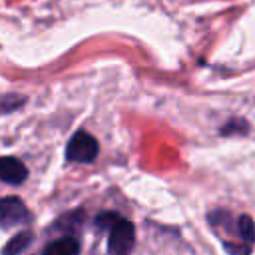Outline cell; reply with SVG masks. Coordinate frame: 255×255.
<instances>
[{"instance_id":"cell-1","label":"cell","mask_w":255,"mask_h":255,"mask_svg":"<svg viewBox=\"0 0 255 255\" xmlns=\"http://www.w3.org/2000/svg\"><path fill=\"white\" fill-rule=\"evenodd\" d=\"M108 253L110 255H129L135 245V227L124 217H116L108 227Z\"/></svg>"},{"instance_id":"cell-9","label":"cell","mask_w":255,"mask_h":255,"mask_svg":"<svg viewBox=\"0 0 255 255\" xmlns=\"http://www.w3.org/2000/svg\"><path fill=\"white\" fill-rule=\"evenodd\" d=\"M24 104V98H16L14 94H6L2 98V112L4 114H10L14 108H20Z\"/></svg>"},{"instance_id":"cell-6","label":"cell","mask_w":255,"mask_h":255,"mask_svg":"<svg viewBox=\"0 0 255 255\" xmlns=\"http://www.w3.org/2000/svg\"><path fill=\"white\" fill-rule=\"evenodd\" d=\"M235 233L245 243H253L255 241V223H253V219L249 215H239L235 219Z\"/></svg>"},{"instance_id":"cell-5","label":"cell","mask_w":255,"mask_h":255,"mask_svg":"<svg viewBox=\"0 0 255 255\" xmlns=\"http://www.w3.org/2000/svg\"><path fill=\"white\" fill-rule=\"evenodd\" d=\"M80 243L74 237H60L52 243H48L42 251V255H78Z\"/></svg>"},{"instance_id":"cell-2","label":"cell","mask_w":255,"mask_h":255,"mask_svg":"<svg viewBox=\"0 0 255 255\" xmlns=\"http://www.w3.org/2000/svg\"><path fill=\"white\" fill-rule=\"evenodd\" d=\"M100 153L98 139L88 131H76L66 145V159L76 163H92Z\"/></svg>"},{"instance_id":"cell-4","label":"cell","mask_w":255,"mask_h":255,"mask_svg":"<svg viewBox=\"0 0 255 255\" xmlns=\"http://www.w3.org/2000/svg\"><path fill=\"white\" fill-rule=\"evenodd\" d=\"M0 177H2V181L10 183V185H18L28 177V169L18 157L6 155L0 161Z\"/></svg>"},{"instance_id":"cell-7","label":"cell","mask_w":255,"mask_h":255,"mask_svg":"<svg viewBox=\"0 0 255 255\" xmlns=\"http://www.w3.org/2000/svg\"><path fill=\"white\" fill-rule=\"evenodd\" d=\"M30 241H32V233H30V231H20V233H16V235L6 243L2 255H18V253H22V251L30 245Z\"/></svg>"},{"instance_id":"cell-3","label":"cell","mask_w":255,"mask_h":255,"mask_svg":"<svg viewBox=\"0 0 255 255\" xmlns=\"http://www.w3.org/2000/svg\"><path fill=\"white\" fill-rule=\"evenodd\" d=\"M30 219V211L28 207L24 205L22 199L18 197H4L2 203H0V223L4 229H10L14 225H20V223H26Z\"/></svg>"},{"instance_id":"cell-8","label":"cell","mask_w":255,"mask_h":255,"mask_svg":"<svg viewBox=\"0 0 255 255\" xmlns=\"http://www.w3.org/2000/svg\"><path fill=\"white\" fill-rule=\"evenodd\" d=\"M245 133L247 131V124L243 122V120H231V122H227V124H223L221 126V133L223 135H229V133Z\"/></svg>"}]
</instances>
